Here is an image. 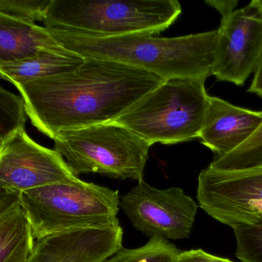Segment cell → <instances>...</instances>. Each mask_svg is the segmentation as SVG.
<instances>
[{"label": "cell", "instance_id": "obj_1", "mask_svg": "<svg viewBox=\"0 0 262 262\" xmlns=\"http://www.w3.org/2000/svg\"><path fill=\"white\" fill-rule=\"evenodd\" d=\"M164 82L119 62L85 59L73 71L15 86L32 124L53 139L63 130L114 122Z\"/></svg>", "mask_w": 262, "mask_h": 262}, {"label": "cell", "instance_id": "obj_2", "mask_svg": "<svg viewBox=\"0 0 262 262\" xmlns=\"http://www.w3.org/2000/svg\"><path fill=\"white\" fill-rule=\"evenodd\" d=\"M46 28L63 48L85 59L119 62L152 73L164 81L206 80L212 75L219 38V30L162 38L147 34L88 36Z\"/></svg>", "mask_w": 262, "mask_h": 262}, {"label": "cell", "instance_id": "obj_3", "mask_svg": "<svg viewBox=\"0 0 262 262\" xmlns=\"http://www.w3.org/2000/svg\"><path fill=\"white\" fill-rule=\"evenodd\" d=\"M181 13L176 0H53L44 25L88 36H155Z\"/></svg>", "mask_w": 262, "mask_h": 262}, {"label": "cell", "instance_id": "obj_4", "mask_svg": "<svg viewBox=\"0 0 262 262\" xmlns=\"http://www.w3.org/2000/svg\"><path fill=\"white\" fill-rule=\"evenodd\" d=\"M19 201L36 239L76 228L119 225V191L79 178L24 191Z\"/></svg>", "mask_w": 262, "mask_h": 262}, {"label": "cell", "instance_id": "obj_5", "mask_svg": "<svg viewBox=\"0 0 262 262\" xmlns=\"http://www.w3.org/2000/svg\"><path fill=\"white\" fill-rule=\"evenodd\" d=\"M205 82L165 81L113 122L128 128L151 146L199 139L208 105Z\"/></svg>", "mask_w": 262, "mask_h": 262}, {"label": "cell", "instance_id": "obj_6", "mask_svg": "<svg viewBox=\"0 0 262 262\" xmlns=\"http://www.w3.org/2000/svg\"><path fill=\"white\" fill-rule=\"evenodd\" d=\"M55 149L73 172L97 173L112 179L142 180L151 145L115 122L59 132Z\"/></svg>", "mask_w": 262, "mask_h": 262}, {"label": "cell", "instance_id": "obj_7", "mask_svg": "<svg viewBox=\"0 0 262 262\" xmlns=\"http://www.w3.org/2000/svg\"><path fill=\"white\" fill-rule=\"evenodd\" d=\"M199 206L231 228L262 225V165L232 171L202 170L198 178Z\"/></svg>", "mask_w": 262, "mask_h": 262}, {"label": "cell", "instance_id": "obj_8", "mask_svg": "<svg viewBox=\"0 0 262 262\" xmlns=\"http://www.w3.org/2000/svg\"><path fill=\"white\" fill-rule=\"evenodd\" d=\"M120 207L138 231L168 241L189 237L199 205L182 188L159 189L142 179L121 199Z\"/></svg>", "mask_w": 262, "mask_h": 262}, {"label": "cell", "instance_id": "obj_9", "mask_svg": "<svg viewBox=\"0 0 262 262\" xmlns=\"http://www.w3.org/2000/svg\"><path fill=\"white\" fill-rule=\"evenodd\" d=\"M262 59V9L258 0L222 18L212 76L242 86Z\"/></svg>", "mask_w": 262, "mask_h": 262}, {"label": "cell", "instance_id": "obj_10", "mask_svg": "<svg viewBox=\"0 0 262 262\" xmlns=\"http://www.w3.org/2000/svg\"><path fill=\"white\" fill-rule=\"evenodd\" d=\"M60 153L35 142L25 130L0 145V190L19 194L77 179Z\"/></svg>", "mask_w": 262, "mask_h": 262}, {"label": "cell", "instance_id": "obj_11", "mask_svg": "<svg viewBox=\"0 0 262 262\" xmlns=\"http://www.w3.org/2000/svg\"><path fill=\"white\" fill-rule=\"evenodd\" d=\"M119 225L82 228L37 239L27 262H105L122 248Z\"/></svg>", "mask_w": 262, "mask_h": 262}, {"label": "cell", "instance_id": "obj_12", "mask_svg": "<svg viewBox=\"0 0 262 262\" xmlns=\"http://www.w3.org/2000/svg\"><path fill=\"white\" fill-rule=\"evenodd\" d=\"M261 123L262 111L241 108L208 96L199 139L217 157H222L245 143Z\"/></svg>", "mask_w": 262, "mask_h": 262}, {"label": "cell", "instance_id": "obj_13", "mask_svg": "<svg viewBox=\"0 0 262 262\" xmlns=\"http://www.w3.org/2000/svg\"><path fill=\"white\" fill-rule=\"evenodd\" d=\"M34 239L19 194L0 193V262H27Z\"/></svg>", "mask_w": 262, "mask_h": 262}, {"label": "cell", "instance_id": "obj_14", "mask_svg": "<svg viewBox=\"0 0 262 262\" xmlns=\"http://www.w3.org/2000/svg\"><path fill=\"white\" fill-rule=\"evenodd\" d=\"M62 49L45 27L0 14V62L22 60L43 50Z\"/></svg>", "mask_w": 262, "mask_h": 262}, {"label": "cell", "instance_id": "obj_15", "mask_svg": "<svg viewBox=\"0 0 262 262\" xmlns=\"http://www.w3.org/2000/svg\"><path fill=\"white\" fill-rule=\"evenodd\" d=\"M85 61V58L65 48L43 50L28 59L0 62V76L13 85H19L73 71Z\"/></svg>", "mask_w": 262, "mask_h": 262}, {"label": "cell", "instance_id": "obj_16", "mask_svg": "<svg viewBox=\"0 0 262 262\" xmlns=\"http://www.w3.org/2000/svg\"><path fill=\"white\" fill-rule=\"evenodd\" d=\"M262 165V123L238 148L222 157H216L210 168L222 171L246 169Z\"/></svg>", "mask_w": 262, "mask_h": 262}, {"label": "cell", "instance_id": "obj_17", "mask_svg": "<svg viewBox=\"0 0 262 262\" xmlns=\"http://www.w3.org/2000/svg\"><path fill=\"white\" fill-rule=\"evenodd\" d=\"M182 252L176 245L160 237H152L137 248L122 247L105 262H176Z\"/></svg>", "mask_w": 262, "mask_h": 262}, {"label": "cell", "instance_id": "obj_18", "mask_svg": "<svg viewBox=\"0 0 262 262\" xmlns=\"http://www.w3.org/2000/svg\"><path fill=\"white\" fill-rule=\"evenodd\" d=\"M27 108L22 96L0 88V145L25 130Z\"/></svg>", "mask_w": 262, "mask_h": 262}, {"label": "cell", "instance_id": "obj_19", "mask_svg": "<svg viewBox=\"0 0 262 262\" xmlns=\"http://www.w3.org/2000/svg\"><path fill=\"white\" fill-rule=\"evenodd\" d=\"M53 0H0V14L26 22H42L47 19Z\"/></svg>", "mask_w": 262, "mask_h": 262}, {"label": "cell", "instance_id": "obj_20", "mask_svg": "<svg viewBox=\"0 0 262 262\" xmlns=\"http://www.w3.org/2000/svg\"><path fill=\"white\" fill-rule=\"evenodd\" d=\"M232 229L236 257L242 262H262V225H238Z\"/></svg>", "mask_w": 262, "mask_h": 262}, {"label": "cell", "instance_id": "obj_21", "mask_svg": "<svg viewBox=\"0 0 262 262\" xmlns=\"http://www.w3.org/2000/svg\"><path fill=\"white\" fill-rule=\"evenodd\" d=\"M176 262H234L229 259L213 255L202 249L182 251Z\"/></svg>", "mask_w": 262, "mask_h": 262}, {"label": "cell", "instance_id": "obj_22", "mask_svg": "<svg viewBox=\"0 0 262 262\" xmlns=\"http://www.w3.org/2000/svg\"><path fill=\"white\" fill-rule=\"evenodd\" d=\"M209 7L215 9L220 13L222 18L226 17L234 11L238 4L237 0H210L205 1Z\"/></svg>", "mask_w": 262, "mask_h": 262}, {"label": "cell", "instance_id": "obj_23", "mask_svg": "<svg viewBox=\"0 0 262 262\" xmlns=\"http://www.w3.org/2000/svg\"><path fill=\"white\" fill-rule=\"evenodd\" d=\"M248 92L262 97V59L257 71L254 73V78Z\"/></svg>", "mask_w": 262, "mask_h": 262}, {"label": "cell", "instance_id": "obj_24", "mask_svg": "<svg viewBox=\"0 0 262 262\" xmlns=\"http://www.w3.org/2000/svg\"><path fill=\"white\" fill-rule=\"evenodd\" d=\"M259 4H260V7L262 9V0H258Z\"/></svg>", "mask_w": 262, "mask_h": 262}]
</instances>
